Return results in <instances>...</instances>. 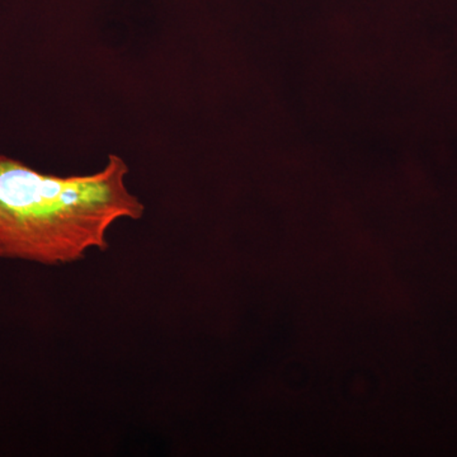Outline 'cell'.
I'll return each instance as SVG.
<instances>
[{
    "mask_svg": "<svg viewBox=\"0 0 457 457\" xmlns=\"http://www.w3.org/2000/svg\"><path fill=\"white\" fill-rule=\"evenodd\" d=\"M129 165L108 155L101 170L57 177L0 154V258L41 266L107 251L114 222L140 220L145 206L126 185Z\"/></svg>",
    "mask_w": 457,
    "mask_h": 457,
    "instance_id": "cell-1",
    "label": "cell"
}]
</instances>
